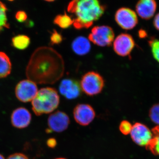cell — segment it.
Returning <instances> with one entry per match:
<instances>
[{
  "label": "cell",
  "instance_id": "obj_1",
  "mask_svg": "<svg viewBox=\"0 0 159 159\" xmlns=\"http://www.w3.org/2000/svg\"><path fill=\"white\" fill-rule=\"evenodd\" d=\"M63 60L54 49L40 47L33 52L26 69L28 79L36 84H52L63 74Z\"/></svg>",
  "mask_w": 159,
  "mask_h": 159
},
{
  "label": "cell",
  "instance_id": "obj_2",
  "mask_svg": "<svg viewBox=\"0 0 159 159\" xmlns=\"http://www.w3.org/2000/svg\"><path fill=\"white\" fill-rule=\"evenodd\" d=\"M105 9L97 0H74L67 6L68 11L73 16V25L77 29L90 28L102 16Z\"/></svg>",
  "mask_w": 159,
  "mask_h": 159
},
{
  "label": "cell",
  "instance_id": "obj_3",
  "mask_svg": "<svg viewBox=\"0 0 159 159\" xmlns=\"http://www.w3.org/2000/svg\"><path fill=\"white\" fill-rule=\"evenodd\" d=\"M59 102V96L56 90L46 87L38 91L31 104L34 113L40 116L52 112L58 107Z\"/></svg>",
  "mask_w": 159,
  "mask_h": 159
},
{
  "label": "cell",
  "instance_id": "obj_4",
  "mask_svg": "<svg viewBox=\"0 0 159 159\" xmlns=\"http://www.w3.org/2000/svg\"><path fill=\"white\" fill-rule=\"evenodd\" d=\"M80 84L84 93L88 96H93L102 92L104 87V80L98 73L91 71L83 76Z\"/></svg>",
  "mask_w": 159,
  "mask_h": 159
},
{
  "label": "cell",
  "instance_id": "obj_5",
  "mask_svg": "<svg viewBox=\"0 0 159 159\" xmlns=\"http://www.w3.org/2000/svg\"><path fill=\"white\" fill-rule=\"evenodd\" d=\"M89 39L94 44L101 47H107L111 45L115 39V33L110 26H95L91 30Z\"/></svg>",
  "mask_w": 159,
  "mask_h": 159
},
{
  "label": "cell",
  "instance_id": "obj_6",
  "mask_svg": "<svg viewBox=\"0 0 159 159\" xmlns=\"http://www.w3.org/2000/svg\"><path fill=\"white\" fill-rule=\"evenodd\" d=\"M38 92L36 84L29 79L21 80L16 87V96L19 100L23 102L32 101Z\"/></svg>",
  "mask_w": 159,
  "mask_h": 159
},
{
  "label": "cell",
  "instance_id": "obj_7",
  "mask_svg": "<svg viewBox=\"0 0 159 159\" xmlns=\"http://www.w3.org/2000/svg\"><path fill=\"white\" fill-rule=\"evenodd\" d=\"M115 20L122 29L131 30L137 25L138 16L136 12L129 8L122 7L117 10L115 14Z\"/></svg>",
  "mask_w": 159,
  "mask_h": 159
},
{
  "label": "cell",
  "instance_id": "obj_8",
  "mask_svg": "<svg viewBox=\"0 0 159 159\" xmlns=\"http://www.w3.org/2000/svg\"><path fill=\"white\" fill-rule=\"evenodd\" d=\"M130 136L137 145L147 147L153 138V134L146 125L137 122L132 125Z\"/></svg>",
  "mask_w": 159,
  "mask_h": 159
},
{
  "label": "cell",
  "instance_id": "obj_9",
  "mask_svg": "<svg viewBox=\"0 0 159 159\" xmlns=\"http://www.w3.org/2000/svg\"><path fill=\"white\" fill-rule=\"evenodd\" d=\"M135 46L134 41L131 35L126 33L119 34L113 41L114 51L122 57L129 56Z\"/></svg>",
  "mask_w": 159,
  "mask_h": 159
},
{
  "label": "cell",
  "instance_id": "obj_10",
  "mask_svg": "<svg viewBox=\"0 0 159 159\" xmlns=\"http://www.w3.org/2000/svg\"><path fill=\"white\" fill-rule=\"evenodd\" d=\"M49 129L47 132H61L66 129L70 123V119L66 114L61 111H57L51 114L48 119Z\"/></svg>",
  "mask_w": 159,
  "mask_h": 159
},
{
  "label": "cell",
  "instance_id": "obj_11",
  "mask_svg": "<svg viewBox=\"0 0 159 159\" xmlns=\"http://www.w3.org/2000/svg\"><path fill=\"white\" fill-rule=\"evenodd\" d=\"M94 109L88 104H79L74 109V116L77 123L83 126L89 125L95 118Z\"/></svg>",
  "mask_w": 159,
  "mask_h": 159
},
{
  "label": "cell",
  "instance_id": "obj_12",
  "mask_svg": "<svg viewBox=\"0 0 159 159\" xmlns=\"http://www.w3.org/2000/svg\"><path fill=\"white\" fill-rule=\"evenodd\" d=\"M31 115L27 109L20 107L12 111L11 116V125L17 129H24L28 127L31 123Z\"/></svg>",
  "mask_w": 159,
  "mask_h": 159
},
{
  "label": "cell",
  "instance_id": "obj_13",
  "mask_svg": "<svg viewBox=\"0 0 159 159\" xmlns=\"http://www.w3.org/2000/svg\"><path fill=\"white\" fill-rule=\"evenodd\" d=\"M59 89L61 94L69 99H75L80 95L81 89L78 81L74 80H63L60 84Z\"/></svg>",
  "mask_w": 159,
  "mask_h": 159
},
{
  "label": "cell",
  "instance_id": "obj_14",
  "mask_svg": "<svg viewBox=\"0 0 159 159\" xmlns=\"http://www.w3.org/2000/svg\"><path fill=\"white\" fill-rule=\"evenodd\" d=\"M157 7L156 2L153 0H141L137 3L136 10L140 17L148 20L153 16Z\"/></svg>",
  "mask_w": 159,
  "mask_h": 159
},
{
  "label": "cell",
  "instance_id": "obj_15",
  "mask_svg": "<svg viewBox=\"0 0 159 159\" xmlns=\"http://www.w3.org/2000/svg\"><path fill=\"white\" fill-rule=\"evenodd\" d=\"M89 39L80 36L74 39L72 43V49L75 54L80 56L89 53L91 50L90 42Z\"/></svg>",
  "mask_w": 159,
  "mask_h": 159
},
{
  "label": "cell",
  "instance_id": "obj_16",
  "mask_svg": "<svg viewBox=\"0 0 159 159\" xmlns=\"http://www.w3.org/2000/svg\"><path fill=\"white\" fill-rule=\"evenodd\" d=\"M11 70V64L9 56L3 52H0V79L9 75Z\"/></svg>",
  "mask_w": 159,
  "mask_h": 159
},
{
  "label": "cell",
  "instance_id": "obj_17",
  "mask_svg": "<svg viewBox=\"0 0 159 159\" xmlns=\"http://www.w3.org/2000/svg\"><path fill=\"white\" fill-rule=\"evenodd\" d=\"M14 48L20 50H25L29 47L30 43V39L29 36L24 34H19L14 36L11 40Z\"/></svg>",
  "mask_w": 159,
  "mask_h": 159
},
{
  "label": "cell",
  "instance_id": "obj_18",
  "mask_svg": "<svg viewBox=\"0 0 159 159\" xmlns=\"http://www.w3.org/2000/svg\"><path fill=\"white\" fill-rule=\"evenodd\" d=\"M152 133L153 138L146 148H148L153 154L159 156V126L154 128Z\"/></svg>",
  "mask_w": 159,
  "mask_h": 159
},
{
  "label": "cell",
  "instance_id": "obj_19",
  "mask_svg": "<svg viewBox=\"0 0 159 159\" xmlns=\"http://www.w3.org/2000/svg\"><path fill=\"white\" fill-rule=\"evenodd\" d=\"M54 23L60 28L66 29L73 25L74 20L70 16L65 13L57 16L54 18Z\"/></svg>",
  "mask_w": 159,
  "mask_h": 159
},
{
  "label": "cell",
  "instance_id": "obj_20",
  "mask_svg": "<svg viewBox=\"0 0 159 159\" xmlns=\"http://www.w3.org/2000/svg\"><path fill=\"white\" fill-rule=\"evenodd\" d=\"M7 7L0 1V31L4 29H9V25L7 16Z\"/></svg>",
  "mask_w": 159,
  "mask_h": 159
},
{
  "label": "cell",
  "instance_id": "obj_21",
  "mask_svg": "<svg viewBox=\"0 0 159 159\" xmlns=\"http://www.w3.org/2000/svg\"><path fill=\"white\" fill-rule=\"evenodd\" d=\"M149 116L152 121L159 126V103L154 104L151 107Z\"/></svg>",
  "mask_w": 159,
  "mask_h": 159
},
{
  "label": "cell",
  "instance_id": "obj_22",
  "mask_svg": "<svg viewBox=\"0 0 159 159\" xmlns=\"http://www.w3.org/2000/svg\"><path fill=\"white\" fill-rule=\"evenodd\" d=\"M148 42L154 57L159 63V39L152 38Z\"/></svg>",
  "mask_w": 159,
  "mask_h": 159
},
{
  "label": "cell",
  "instance_id": "obj_23",
  "mask_svg": "<svg viewBox=\"0 0 159 159\" xmlns=\"http://www.w3.org/2000/svg\"><path fill=\"white\" fill-rule=\"evenodd\" d=\"M132 125L131 124L126 120H123L119 125V130L123 134L128 135L130 134Z\"/></svg>",
  "mask_w": 159,
  "mask_h": 159
},
{
  "label": "cell",
  "instance_id": "obj_24",
  "mask_svg": "<svg viewBox=\"0 0 159 159\" xmlns=\"http://www.w3.org/2000/svg\"><path fill=\"white\" fill-rule=\"evenodd\" d=\"M62 39L61 34L55 30L52 32L50 37L51 42L52 44H58L60 43L62 41Z\"/></svg>",
  "mask_w": 159,
  "mask_h": 159
},
{
  "label": "cell",
  "instance_id": "obj_25",
  "mask_svg": "<svg viewBox=\"0 0 159 159\" xmlns=\"http://www.w3.org/2000/svg\"><path fill=\"white\" fill-rule=\"evenodd\" d=\"M16 19L19 22H24L27 20V15L25 11H18L16 14Z\"/></svg>",
  "mask_w": 159,
  "mask_h": 159
},
{
  "label": "cell",
  "instance_id": "obj_26",
  "mask_svg": "<svg viewBox=\"0 0 159 159\" xmlns=\"http://www.w3.org/2000/svg\"><path fill=\"white\" fill-rule=\"evenodd\" d=\"M7 159H29V158L24 154L16 153L9 156Z\"/></svg>",
  "mask_w": 159,
  "mask_h": 159
},
{
  "label": "cell",
  "instance_id": "obj_27",
  "mask_svg": "<svg viewBox=\"0 0 159 159\" xmlns=\"http://www.w3.org/2000/svg\"><path fill=\"white\" fill-rule=\"evenodd\" d=\"M47 144L50 148H54L57 145V141L55 139L51 138L47 141Z\"/></svg>",
  "mask_w": 159,
  "mask_h": 159
},
{
  "label": "cell",
  "instance_id": "obj_28",
  "mask_svg": "<svg viewBox=\"0 0 159 159\" xmlns=\"http://www.w3.org/2000/svg\"><path fill=\"white\" fill-rule=\"evenodd\" d=\"M153 24L156 29L159 31V12L155 17L153 20Z\"/></svg>",
  "mask_w": 159,
  "mask_h": 159
},
{
  "label": "cell",
  "instance_id": "obj_29",
  "mask_svg": "<svg viewBox=\"0 0 159 159\" xmlns=\"http://www.w3.org/2000/svg\"><path fill=\"white\" fill-rule=\"evenodd\" d=\"M0 159H5L4 157L1 154V153H0Z\"/></svg>",
  "mask_w": 159,
  "mask_h": 159
},
{
  "label": "cell",
  "instance_id": "obj_30",
  "mask_svg": "<svg viewBox=\"0 0 159 159\" xmlns=\"http://www.w3.org/2000/svg\"><path fill=\"white\" fill-rule=\"evenodd\" d=\"M55 159H66L65 158H57Z\"/></svg>",
  "mask_w": 159,
  "mask_h": 159
}]
</instances>
